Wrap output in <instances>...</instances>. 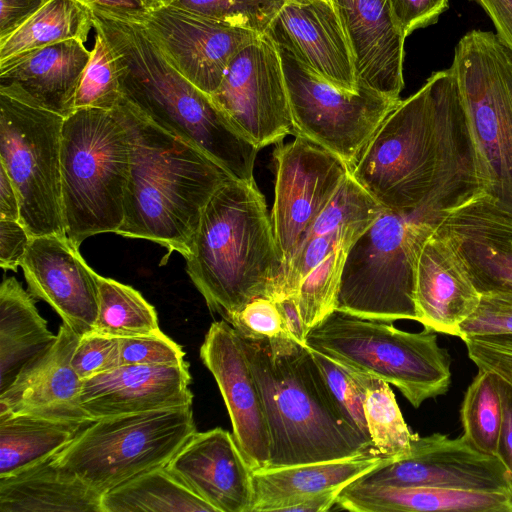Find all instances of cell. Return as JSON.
Returning <instances> with one entry per match:
<instances>
[{
	"mask_svg": "<svg viewBox=\"0 0 512 512\" xmlns=\"http://www.w3.org/2000/svg\"><path fill=\"white\" fill-rule=\"evenodd\" d=\"M349 174L383 208L433 224L488 195L485 162L452 67L400 101Z\"/></svg>",
	"mask_w": 512,
	"mask_h": 512,
	"instance_id": "6da1fadb",
	"label": "cell"
},
{
	"mask_svg": "<svg viewBox=\"0 0 512 512\" xmlns=\"http://www.w3.org/2000/svg\"><path fill=\"white\" fill-rule=\"evenodd\" d=\"M130 141L124 220L116 234L189 256L202 212L233 179L202 151L140 113L124 97L114 108Z\"/></svg>",
	"mask_w": 512,
	"mask_h": 512,
	"instance_id": "7a4b0ae2",
	"label": "cell"
},
{
	"mask_svg": "<svg viewBox=\"0 0 512 512\" xmlns=\"http://www.w3.org/2000/svg\"><path fill=\"white\" fill-rule=\"evenodd\" d=\"M243 344L270 434L264 469L375 452L343 417L306 345L292 339H243Z\"/></svg>",
	"mask_w": 512,
	"mask_h": 512,
	"instance_id": "3957f363",
	"label": "cell"
},
{
	"mask_svg": "<svg viewBox=\"0 0 512 512\" xmlns=\"http://www.w3.org/2000/svg\"><path fill=\"white\" fill-rule=\"evenodd\" d=\"M185 260L208 308L224 320L254 298L278 297L283 267L255 181L230 179L215 191Z\"/></svg>",
	"mask_w": 512,
	"mask_h": 512,
	"instance_id": "277c9868",
	"label": "cell"
},
{
	"mask_svg": "<svg viewBox=\"0 0 512 512\" xmlns=\"http://www.w3.org/2000/svg\"><path fill=\"white\" fill-rule=\"evenodd\" d=\"M123 97L159 127L196 147L233 179L254 181L260 148L244 137L225 113L166 58L138 22L107 37Z\"/></svg>",
	"mask_w": 512,
	"mask_h": 512,
	"instance_id": "5b68a950",
	"label": "cell"
},
{
	"mask_svg": "<svg viewBox=\"0 0 512 512\" xmlns=\"http://www.w3.org/2000/svg\"><path fill=\"white\" fill-rule=\"evenodd\" d=\"M129 173L130 141L114 109H77L65 117L62 207L66 236L77 247L121 227Z\"/></svg>",
	"mask_w": 512,
	"mask_h": 512,
	"instance_id": "8992f818",
	"label": "cell"
},
{
	"mask_svg": "<svg viewBox=\"0 0 512 512\" xmlns=\"http://www.w3.org/2000/svg\"><path fill=\"white\" fill-rule=\"evenodd\" d=\"M436 331L407 332L392 321L334 310L311 328L305 345L332 360L396 386L414 408L448 392L451 357Z\"/></svg>",
	"mask_w": 512,
	"mask_h": 512,
	"instance_id": "52a82bcc",
	"label": "cell"
},
{
	"mask_svg": "<svg viewBox=\"0 0 512 512\" xmlns=\"http://www.w3.org/2000/svg\"><path fill=\"white\" fill-rule=\"evenodd\" d=\"M195 432L192 406L101 418L84 426L53 461L103 495L165 466Z\"/></svg>",
	"mask_w": 512,
	"mask_h": 512,
	"instance_id": "ba28073f",
	"label": "cell"
},
{
	"mask_svg": "<svg viewBox=\"0 0 512 512\" xmlns=\"http://www.w3.org/2000/svg\"><path fill=\"white\" fill-rule=\"evenodd\" d=\"M64 119L17 85L0 83V165L15 185L19 221L31 237L66 236L61 183Z\"/></svg>",
	"mask_w": 512,
	"mask_h": 512,
	"instance_id": "9c48e42d",
	"label": "cell"
},
{
	"mask_svg": "<svg viewBox=\"0 0 512 512\" xmlns=\"http://www.w3.org/2000/svg\"><path fill=\"white\" fill-rule=\"evenodd\" d=\"M435 225L383 208L347 252L335 309L392 322L417 321L416 257Z\"/></svg>",
	"mask_w": 512,
	"mask_h": 512,
	"instance_id": "30bf717a",
	"label": "cell"
},
{
	"mask_svg": "<svg viewBox=\"0 0 512 512\" xmlns=\"http://www.w3.org/2000/svg\"><path fill=\"white\" fill-rule=\"evenodd\" d=\"M451 67L485 162L488 195L512 214V50L497 33L472 30L456 45Z\"/></svg>",
	"mask_w": 512,
	"mask_h": 512,
	"instance_id": "8fae6325",
	"label": "cell"
},
{
	"mask_svg": "<svg viewBox=\"0 0 512 512\" xmlns=\"http://www.w3.org/2000/svg\"><path fill=\"white\" fill-rule=\"evenodd\" d=\"M275 44V43H274ZM283 70L294 136L330 151L350 170L385 118L400 103L366 88L342 90L275 44Z\"/></svg>",
	"mask_w": 512,
	"mask_h": 512,
	"instance_id": "7c38bea8",
	"label": "cell"
},
{
	"mask_svg": "<svg viewBox=\"0 0 512 512\" xmlns=\"http://www.w3.org/2000/svg\"><path fill=\"white\" fill-rule=\"evenodd\" d=\"M273 158L276 177L270 217L284 276L303 238L348 177L349 169L336 155L301 136L286 144L279 142Z\"/></svg>",
	"mask_w": 512,
	"mask_h": 512,
	"instance_id": "4fadbf2b",
	"label": "cell"
},
{
	"mask_svg": "<svg viewBox=\"0 0 512 512\" xmlns=\"http://www.w3.org/2000/svg\"><path fill=\"white\" fill-rule=\"evenodd\" d=\"M211 98L235 128L260 149L292 134L281 60L267 34L233 58Z\"/></svg>",
	"mask_w": 512,
	"mask_h": 512,
	"instance_id": "5bb4252c",
	"label": "cell"
},
{
	"mask_svg": "<svg viewBox=\"0 0 512 512\" xmlns=\"http://www.w3.org/2000/svg\"><path fill=\"white\" fill-rule=\"evenodd\" d=\"M355 481L391 487L512 490V477L497 456L477 451L462 436L441 433L414 434L407 455L390 459Z\"/></svg>",
	"mask_w": 512,
	"mask_h": 512,
	"instance_id": "9a60e30c",
	"label": "cell"
},
{
	"mask_svg": "<svg viewBox=\"0 0 512 512\" xmlns=\"http://www.w3.org/2000/svg\"><path fill=\"white\" fill-rule=\"evenodd\" d=\"M127 16L141 22L176 69L210 96L233 58L263 35L173 5Z\"/></svg>",
	"mask_w": 512,
	"mask_h": 512,
	"instance_id": "2e32d148",
	"label": "cell"
},
{
	"mask_svg": "<svg viewBox=\"0 0 512 512\" xmlns=\"http://www.w3.org/2000/svg\"><path fill=\"white\" fill-rule=\"evenodd\" d=\"M200 358L219 387L238 446L254 471L266 468L270 434L243 339L224 319L215 321L200 347Z\"/></svg>",
	"mask_w": 512,
	"mask_h": 512,
	"instance_id": "e0dca14e",
	"label": "cell"
},
{
	"mask_svg": "<svg viewBox=\"0 0 512 512\" xmlns=\"http://www.w3.org/2000/svg\"><path fill=\"white\" fill-rule=\"evenodd\" d=\"M20 267L33 298L48 303L78 335L94 330L98 274L67 236L32 237Z\"/></svg>",
	"mask_w": 512,
	"mask_h": 512,
	"instance_id": "ac0fdd59",
	"label": "cell"
},
{
	"mask_svg": "<svg viewBox=\"0 0 512 512\" xmlns=\"http://www.w3.org/2000/svg\"><path fill=\"white\" fill-rule=\"evenodd\" d=\"M166 470L216 512H252L254 470L233 433L216 427L195 432Z\"/></svg>",
	"mask_w": 512,
	"mask_h": 512,
	"instance_id": "d6986e66",
	"label": "cell"
},
{
	"mask_svg": "<svg viewBox=\"0 0 512 512\" xmlns=\"http://www.w3.org/2000/svg\"><path fill=\"white\" fill-rule=\"evenodd\" d=\"M481 294L453 237L436 224L422 241L415 265L417 322L437 333L459 335Z\"/></svg>",
	"mask_w": 512,
	"mask_h": 512,
	"instance_id": "ffe728a7",
	"label": "cell"
},
{
	"mask_svg": "<svg viewBox=\"0 0 512 512\" xmlns=\"http://www.w3.org/2000/svg\"><path fill=\"white\" fill-rule=\"evenodd\" d=\"M56 340L0 391V415L24 414L74 423L92 420L80 402L82 379L72 366L80 335L62 323Z\"/></svg>",
	"mask_w": 512,
	"mask_h": 512,
	"instance_id": "44dd1931",
	"label": "cell"
},
{
	"mask_svg": "<svg viewBox=\"0 0 512 512\" xmlns=\"http://www.w3.org/2000/svg\"><path fill=\"white\" fill-rule=\"evenodd\" d=\"M265 34L334 86L359 91L351 49L331 2L286 0Z\"/></svg>",
	"mask_w": 512,
	"mask_h": 512,
	"instance_id": "7402d4cb",
	"label": "cell"
},
{
	"mask_svg": "<svg viewBox=\"0 0 512 512\" xmlns=\"http://www.w3.org/2000/svg\"><path fill=\"white\" fill-rule=\"evenodd\" d=\"M189 364L121 365L82 380L80 402L92 420L192 406Z\"/></svg>",
	"mask_w": 512,
	"mask_h": 512,
	"instance_id": "603a6c76",
	"label": "cell"
},
{
	"mask_svg": "<svg viewBox=\"0 0 512 512\" xmlns=\"http://www.w3.org/2000/svg\"><path fill=\"white\" fill-rule=\"evenodd\" d=\"M347 37L359 88L400 98L406 36L390 0H331Z\"/></svg>",
	"mask_w": 512,
	"mask_h": 512,
	"instance_id": "cb8c5ba5",
	"label": "cell"
},
{
	"mask_svg": "<svg viewBox=\"0 0 512 512\" xmlns=\"http://www.w3.org/2000/svg\"><path fill=\"white\" fill-rule=\"evenodd\" d=\"M451 234L480 294H512V214L489 195L445 215Z\"/></svg>",
	"mask_w": 512,
	"mask_h": 512,
	"instance_id": "d4e9b609",
	"label": "cell"
},
{
	"mask_svg": "<svg viewBox=\"0 0 512 512\" xmlns=\"http://www.w3.org/2000/svg\"><path fill=\"white\" fill-rule=\"evenodd\" d=\"M83 42L61 41L0 64V83L15 84L40 105L65 117L90 59Z\"/></svg>",
	"mask_w": 512,
	"mask_h": 512,
	"instance_id": "484cf974",
	"label": "cell"
},
{
	"mask_svg": "<svg viewBox=\"0 0 512 512\" xmlns=\"http://www.w3.org/2000/svg\"><path fill=\"white\" fill-rule=\"evenodd\" d=\"M335 505L354 512H512V490L391 487L353 481Z\"/></svg>",
	"mask_w": 512,
	"mask_h": 512,
	"instance_id": "4316f807",
	"label": "cell"
},
{
	"mask_svg": "<svg viewBox=\"0 0 512 512\" xmlns=\"http://www.w3.org/2000/svg\"><path fill=\"white\" fill-rule=\"evenodd\" d=\"M390 459L394 458L370 452L340 460L255 470L252 512L291 511L307 498L343 489Z\"/></svg>",
	"mask_w": 512,
	"mask_h": 512,
	"instance_id": "83f0119b",
	"label": "cell"
},
{
	"mask_svg": "<svg viewBox=\"0 0 512 512\" xmlns=\"http://www.w3.org/2000/svg\"><path fill=\"white\" fill-rule=\"evenodd\" d=\"M101 498L53 456L0 477V512H102Z\"/></svg>",
	"mask_w": 512,
	"mask_h": 512,
	"instance_id": "f1b7e54d",
	"label": "cell"
},
{
	"mask_svg": "<svg viewBox=\"0 0 512 512\" xmlns=\"http://www.w3.org/2000/svg\"><path fill=\"white\" fill-rule=\"evenodd\" d=\"M56 336L39 314L33 296L16 278H5L0 286V391Z\"/></svg>",
	"mask_w": 512,
	"mask_h": 512,
	"instance_id": "f546056e",
	"label": "cell"
},
{
	"mask_svg": "<svg viewBox=\"0 0 512 512\" xmlns=\"http://www.w3.org/2000/svg\"><path fill=\"white\" fill-rule=\"evenodd\" d=\"M89 423L24 414L0 415V477L54 456Z\"/></svg>",
	"mask_w": 512,
	"mask_h": 512,
	"instance_id": "4dcf8cb0",
	"label": "cell"
},
{
	"mask_svg": "<svg viewBox=\"0 0 512 512\" xmlns=\"http://www.w3.org/2000/svg\"><path fill=\"white\" fill-rule=\"evenodd\" d=\"M93 10L79 0H49L31 18L0 39V64L66 40L86 42Z\"/></svg>",
	"mask_w": 512,
	"mask_h": 512,
	"instance_id": "1f68e13d",
	"label": "cell"
},
{
	"mask_svg": "<svg viewBox=\"0 0 512 512\" xmlns=\"http://www.w3.org/2000/svg\"><path fill=\"white\" fill-rule=\"evenodd\" d=\"M102 512H216L165 468L143 472L107 491Z\"/></svg>",
	"mask_w": 512,
	"mask_h": 512,
	"instance_id": "d6a6232c",
	"label": "cell"
},
{
	"mask_svg": "<svg viewBox=\"0 0 512 512\" xmlns=\"http://www.w3.org/2000/svg\"><path fill=\"white\" fill-rule=\"evenodd\" d=\"M98 314L94 331L115 337L160 332L155 308L139 291L98 274Z\"/></svg>",
	"mask_w": 512,
	"mask_h": 512,
	"instance_id": "836d02e7",
	"label": "cell"
},
{
	"mask_svg": "<svg viewBox=\"0 0 512 512\" xmlns=\"http://www.w3.org/2000/svg\"><path fill=\"white\" fill-rule=\"evenodd\" d=\"M364 385L363 409L375 452L394 459L407 455L414 434L403 418L389 383L365 373Z\"/></svg>",
	"mask_w": 512,
	"mask_h": 512,
	"instance_id": "e575fe53",
	"label": "cell"
},
{
	"mask_svg": "<svg viewBox=\"0 0 512 512\" xmlns=\"http://www.w3.org/2000/svg\"><path fill=\"white\" fill-rule=\"evenodd\" d=\"M461 435L477 451L495 455L502 422V402L496 375L478 369L460 409Z\"/></svg>",
	"mask_w": 512,
	"mask_h": 512,
	"instance_id": "d590c367",
	"label": "cell"
},
{
	"mask_svg": "<svg viewBox=\"0 0 512 512\" xmlns=\"http://www.w3.org/2000/svg\"><path fill=\"white\" fill-rule=\"evenodd\" d=\"M351 245L332 251L301 282L294 295L306 334L336 308L341 274Z\"/></svg>",
	"mask_w": 512,
	"mask_h": 512,
	"instance_id": "8d00e7d4",
	"label": "cell"
},
{
	"mask_svg": "<svg viewBox=\"0 0 512 512\" xmlns=\"http://www.w3.org/2000/svg\"><path fill=\"white\" fill-rule=\"evenodd\" d=\"M122 97L114 55L105 38L96 32L90 59L75 95L74 110H113Z\"/></svg>",
	"mask_w": 512,
	"mask_h": 512,
	"instance_id": "74e56055",
	"label": "cell"
},
{
	"mask_svg": "<svg viewBox=\"0 0 512 512\" xmlns=\"http://www.w3.org/2000/svg\"><path fill=\"white\" fill-rule=\"evenodd\" d=\"M310 352L331 398L343 417L372 444L363 409L365 373L352 370L318 351L310 349Z\"/></svg>",
	"mask_w": 512,
	"mask_h": 512,
	"instance_id": "f35d334b",
	"label": "cell"
},
{
	"mask_svg": "<svg viewBox=\"0 0 512 512\" xmlns=\"http://www.w3.org/2000/svg\"><path fill=\"white\" fill-rule=\"evenodd\" d=\"M286 0H174L197 15L265 34Z\"/></svg>",
	"mask_w": 512,
	"mask_h": 512,
	"instance_id": "ab89813d",
	"label": "cell"
},
{
	"mask_svg": "<svg viewBox=\"0 0 512 512\" xmlns=\"http://www.w3.org/2000/svg\"><path fill=\"white\" fill-rule=\"evenodd\" d=\"M225 321L246 340H295L286 326L278 301L272 297L252 299Z\"/></svg>",
	"mask_w": 512,
	"mask_h": 512,
	"instance_id": "60d3db41",
	"label": "cell"
},
{
	"mask_svg": "<svg viewBox=\"0 0 512 512\" xmlns=\"http://www.w3.org/2000/svg\"><path fill=\"white\" fill-rule=\"evenodd\" d=\"M71 362L82 380L121 366L119 337L94 330L81 335Z\"/></svg>",
	"mask_w": 512,
	"mask_h": 512,
	"instance_id": "b9f144b4",
	"label": "cell"
},
{
	"mask_svg": "<svg viewBox=\"0 0 512 512\" xmlns=\"http://www.w3.org/2000/svg\"><path fill=\"white\" fill-rule=\"evenodd\" d=\"M121 365H179L185 361L182 347L162 331L120 337Z\"/></svg>",
	"mask_w": 512,
	"mask_h": 512,
	"instance_id": "7bdbcfd3",
	"label": "cell"
},
{
	"mask_svg": "<svg viewBox=\"0 0 512 512\" xmlns=\"http://www.w3.org/2000/svg\"><path fill=\"white\" fill-rule=\"evenodd\" d=\"M512 334V294H482L477 309L460 325L458 337Z\"/></svg>",
	"mask_w": 512,
	"mask_h": 512,
	"instance_id": "ee69618b",
	"label": "cell"
},
{
	"mask_svg": "<svg viewBox=\"0 0 512 512\" xmlns=\"http://www.w3.org/2000/svg\"><path fill=\"white\" fill-rule=\"evenodd\" d=\"M394 18L407 37L419 28L437 22L448 9L449 0H390Z\"/></svg>",
	"mask_w": 512,
	"mask_h": 512,
	"instance_id": "f6af8a7d",
	"label": "cell"
},
{
	"mask_svg": "<svg viewBox=\"0 0 512 512\" xmlns=\"http://www.w3.org/2000/svg\"><path fill=\"white\" fill-rule=\"evenodd\" d=\"M31 236L20 221L0 220V266L16 271L25 257Z\"/></svg>",
	"mask_w": 512,
	"mask_h": 512,
	"instance_id": "bcb514c9",
	"label": "cell"
},
{
	"mask_svg": "<svg viewBox=\"0 0 512 512\" xmlns=\"http://www.w3.org/2000/svg\"><path fill=\"white\" fill-rule=\"evenodd\" d=\"M470 360L478 369L490 371L512 385V354L488 347L473 337L463 339Z\"/></svg>",
	"mask_w": 512,
	"mask_h": 512,
	"instance_id": "7dc6e473",
	"label": "cell"
},
{
	"mask_svg": "<svg viewBox=\"0 0 512 512\" xmlns=\"http://www.w3.org/2000/svg\"><path fill=\"white\" fill-rule=\"evenodd\" d=\"M496 378L502 402V422L496 456L512 477V385L497 375Z\"/></svg>",
	"mask_w": 512,
	"mask_h": 512,
	"instance_id": "c3c4849f",
	"label": "cell"
},
{
	"mask_svg": "<svg viewBox=\"0 0 512 512\" xmlns=\"http://www.w3.org/2000/svg\"><path fill=\"white\" fill-rule=\"evenodd\" d=\"M49 0H0V39L5 38Z\"/></svg>",
	"mask_w": 512,
	"mask_h": 512,
	"instance_id": "681fc988",
	"label": "cell"
},
{
	"mask_svg": "<svg viewBox=\"0 0 512 512\" xmlns=\"http://www.w3.org/2000/svg\"><path fill=\"white\" fill-rule=\"evenodd\" d=\"M492 20L498 36L512 50V0H476Z\"/></svg>",
	"mask_w": 512,
	"mask_h": 512,
	"instance_id": "f907efd6",
	"label": "cell"
},
{
	"mask_svg": "<svg viewBox=\"0 0 512 512\" xmlns=\"http://www.w3.org/2000/svg\"><path fill=\"white\" fill-rule=\"evenodd\" d=\"M0 220H20L17 190L3 166L0 165Z\"/></svg>",
	"mask_w": 512,
	"mask_h": 512,
	"instance_id": "816d5d0a",
	"label": "cell"
},
{
	"mask_svg": "<svg viewBox=\"0 0 512 512\" xmlns=\"http://www.w3.org/2000/svg\"><path fill=\"white\" fill-rule=\"evenodd\" d=\"M276 300L289 332L297 342L305 345L306 332L295 296H286Z\"/></svg>",
	"mask_w": 512,
	"mask_h": 512,
	"instance_id": "f5cc1de1",
	"label": "cell"
},
{
	"mask_svg": "<svg viewBox=\"0 0 512 512\" xmlns=\"http://www.w3.org/2000/svg\"><path fill=\"white\" fill-rule=\"evenodd\" d=\"M89 7L124 15H138L145 11L139 0H79Z\"/></svg>",
	"mask_w": 512,
	"mask_h": 512,
	"instance_id": "db71d44e",
	"label": "cell"
},
{
	"mask_svg": "<svg viewBox=\"0 0 512 512\" xmlns=\"http://www.w3.org/2000/svg\"><path fill=\"white\" fill-rule=\"evenodd\" d=\"M472 337L488 347L512 354V334L481 335Z\"/></svg>",
	"mask_w": 512,
	"mask_h": 512,
	"instance_id": "11a10c76",
	"label": "cell"
},
{
	"mask_svg": "<svg viewBox=\"0 0 512 512\" xmlns=\"http://www.w3.org/2000/svg\"><path fill=\"white\" fill-rule=\"evenodd\" d=\"M145 11L154 10L163 6L171 5L174 0H139Z\"/></svg>",
	"mask_w": 512,
	"mask_h": 512,
	"instance_id": "9f6ffc18",
	"label": "cell"
},
{
	"mask_svg": "<svg viewBox=\"0 0 512 512\" xmlns=\"http://www.w3.org/2000/svg\"><path fill=\"white\" fill-rule=\"evenodd\" d=\"M325 1L331 2V0H325Z\"/></svg>",
	"mask_w": 512,
	"mask_h": 512,
	"instance_id": "6f0895ef",
	"label": "cell"
}]
</instances>
